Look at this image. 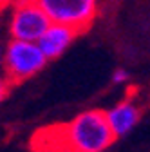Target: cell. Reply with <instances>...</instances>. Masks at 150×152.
Here are the masks:
<instances>
[{"mask_svg":"<svg viewBox=\"0 0 150 152\" xmlns=\"http://www.w3.org/2000/svg\"><path fill=\"white\" fill-rule=\"evenodd\" d=\"M116 136L105 110H83L71 121L42 129L33 138L34 152H105Z\"/></svg>","mask_w":150,"mask_h":152,"instance_id":"obj_1","label":"cell"},{"mask_svg":"<svg viewBox=\"0 0 150 152\" xmlns=\"http://www.w3.org/2000/svg\"><path fill=\"white\" fill-rule=\"evenodd\" d=\"M47 65V58L44 56L38 44L16 42L9 40L4 54V78L13 83H22L34 74H38Z\"/></svg>","mask_w":150,"mask_h":152,"instance_id":"obj_2","label":"cell"},{"mask_svg":"<svg viewBox=\"0 0 150 152\" xmlns=\"http://www.w3.org/2000/svg\"><path fill=\"white\" fill-rule=\"evenodd\" d=\"M52 26L47 13L40 6V2L33 0H22L13 4L11 16H9V34L11 40L38 44L40 38L47 33Z\"/></svg>","mask_w":150,"mask_h":152,"instance_id":"obj_3","label":"cell"},{"mask_svg":"<svg viewBox=\"0 0 150 152\" xmlns=\"http://www.w3.org/2000/svg\"><path fill=\"white\" fill-rule=\"evenodd\" d=\"M52 24L85 33L98 15L96 0H38Z\"/></svg>","mask_w":150,"mask_h":152,"instance_id":"obj_4","label":"cell"},{"mask_svg":"<svg viewBox=\"0 0 150 152\" xmlns=\"http://www.w3.org/2000/svg\"><path fill=\"white\" fill-rule=\"evenodd\" d=\"M143 114V107L136 98H125L105 110L107 121L116 138H123L134 130Z\"/></svg>","mask_w":150,"mask_h":152,"instance_id":"obj_5","label":"cell"},{"mask_svg":"<svg viewBox=\"0 0 150 152\" xmlns=\"http://www.w3.org/2000/svg\"><path fill=\"white\" fill-rule=\"evenodd\" d=\"M78 34L74 33L72 29L69 27H63V26H58V24H52L47 33L40 38L38 42V47L42 49L44 56L49 60H56L71 47V44L74 42V38Z\"/></svg>","mask_w":150,"mask_h":152,"instance_id":"obj_6","label":"cell"},{"mask_svg":"<svg viewBox=\"0 0 150 152\" xmlns=\"http://www.w3.org/2000/svg\"><path fill=\"white\" fill-rule=\"evenodd\" d=\"M112 83H127L128 80H130V74H128V71L127 69H123V67H119V69H114V72H112Z\"/></svg>","mask_w":150,"mask_h":152,"instance_id":"obj_7","label":"cell"},{"mask_svg":"<svg viewBox=\"0 0 150 152\" xmlns=\"http://www.w3.org/2000/svg\"><path fill=\"white\" fill-rule=\"evenodd\" d=\"M9 87H11V83L4 78V76H0V103H2V102L7 98V94H9Z\"/></svg>","mask_w":150,"mask_h":152,"instance_id":"obj_8","label":"cell"},{"mask_svg":"<svg viewBox=\"0 0 150 152\" xmlns=\"http://www.w3.org/2000/svg\"><path fill=\"white\" fill-rule=\"evenodd\" d=\"M4 54H6V49L0 45V71L4 69Z\"/></svg>","mask_w":150,"mask_h":152,"instance_id":"obj_9","label":"cell"}]
</instances>
